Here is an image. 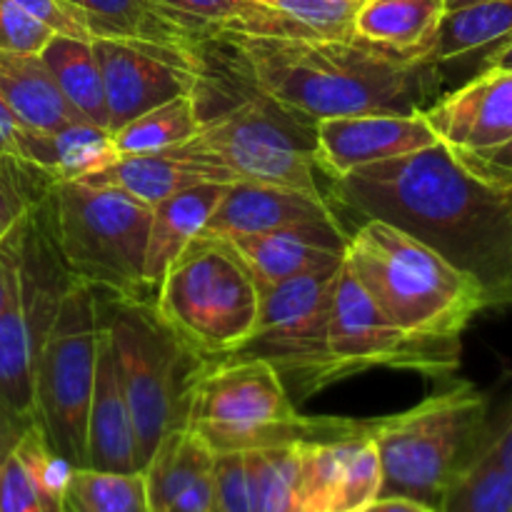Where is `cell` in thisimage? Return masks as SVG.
Instances as JSON below:
<instances>
[{"label": "cell", "instance_id": "obj_13", "mask_svg": "<svg viewBox=\"0 0 512 512\" xmlns=\"http://www.w3.org/2000/svg\"><path fill=\"white\" fill-rule=\"evenodd\" d=\"M108 103V130L168 100L190 95L205 73L203 50L130 38H93Z\"/></svg>", "mask_w": 512, "mask_h": 512}, {"label": "cell", "instance_id": "obj_26", "mask_svg": "<svg viewBox=\"0 0 512 512\" xmlns=\"http://www.w3.org/2000/svg\"><path fill=\"white\" fill-rule=\"evenodd\" d=\"M0 100L23 125L55 130L80 120L60 95L40 53L0 50Z\"/></svg>", "mask_w": 512, "mask_h": 512}, {"label": "cell", "instance_id": "obj_12", "mask_svg": "<svg viewBox=\"0 0 512 512\" xmlns=\"http://www.w3.org/2000/svg\"><path fill=\"white\" fill-rule=\"evenodd\" d=\"M330 353L343 378H353L370 368L448 378L460 368L463 340L428 338L395 325L368 298L343 260L330 310Z\"/></svg>", "mask_w": 512, "mask_h": 512}, {"label": "cell", "instance_id": "obj_6", "mask_svg": "<svg viewBox=\"0 0 512 512\" xmlns=\"http://www.w3.org/2000/svg\"><path fill=\"white\" fill-rule=\"evenodd\" d=\"M48 203L55 243L70 278L115 298H153L145 285L153 205L80 178L55 180Z\"/></svg>", "mask_w": 512, "mask_h": 512}, {"label": "cell", "instance_id": "obj_18", "mask_svg": "<svg viewBox=\"0 0 512 512\" xmlns=\"http://www.w3.org/2000/svg\"><path fill=\"white\" fill-rule=\"evenodd\" d=\"M298 225H340V218L325 195L303 193L283 185L233 183L215 205L203 235L225 240Z\"/></svg>", "mask_w": 512, "mask_h": 512}, {"label": "cell", "instance_id": "obj_49", "mask_svg": "<svg viewBox=\"0 0 512 512\" xmlns=\"http://www.w3.org/2000/svg\"><path fill=\"white\" fill-rule=\"evenodd\" d=\"M10 290H13V273H10L8 255L0 248V313H3L5 305H8Z\"/></svg>", "mask_w": 512, "mask_h": 512}, {"label": "cell", "instance_id": "obj_14", "mask_svg": "<svg viewBox=\"0 0 512 512\" xmlns=\"http://www.w3.org/2000/svg\"><path fill=\"white\" fill-rule=\"evenodd\" d=\"M295 413L298 405L268 360L228 355L208 360L200 370L190 393L188 425L250 428Z\"/></svg>", "mask_w": 512, "mask_h": 512}, {"label": "cell", "instance_id": "obj_5", "mask_svg": "<svg viewBox=\"0 0 512 512\" xmlns=\"http://www.w3.org/2000/svg\"><path fill=\"white\" fill-rule=\"evenodd\" d=\"M490 423V400L473 383L443 393L390 418L373 420L385 495L413 498L438 510L445 488L480 453Z\"/></svg>", "mask_w": 512, "mask_h": 512}, {"label": "cell", "instance_id": "obj_39", "mask_svg": "<svg viewBox=\"0 0 512 512\" xmlns=\"http://www.w3.org/2000/svg\"><path fill=\"white\" fill-rule=\"evenodd\" d=\"M213 475L218 512H255L245 453H215Z\"/></svg>", "mask_w": 512, "mask_h": 512}, {"label": "cell", "instance_id": "obj_25", "mask_svg": "<svg viewBox=\"0 0 512 512\" xmlns=\"http://www.w3.org/2000/svg\"><path fill=\"white\" fill-rule=\"evenodd\" d=\"M18 158L45 170L55 180L85 178L115 158L113 135L85 120H73L55 130L25 125L18 138Z\"/></svg>", "mask_w": 512, "mask_h": 512}, {"label": "cell", "instance_id": "obj_37", "mask_svg": "<svg viewBox=\"0 0 512 512\" xmlns=\"http://www.w3.org/2000/svg\"><path fill=\"white\" fill-rule=\"evenodd\" d=\"M380 488H383V465L375 440L370 433L360 435L345 460L330 512H363L373 500L380 498Z\"/></svg>", "mask_w": 512, "mask_h": 512}, {"label": "cell", "instance_id": "obj_33", "mask_svg": "<svg viewBox=\"0 0 512 512\" xmlns=\"http://www.w3.org/2000/svg\"><path fill=\"white\" fill-rule=\"evenodd\" d=\"M438 512H512V473L480 450L445 488Z\"/></svg>", "mask_w": 512, "mask_h": 512}, {"label": "cell", "instance_id": "obj_27", "mask_svg": "<svg viewBox=\"0 0 512 512\" xmlns=\"http://www.w3.org/2000/svg\"><path fill=\"white\" fill-rule=\"evenodd\" d=\"M208 38L215 35H275L313 38L268 0H155Z\"/></svg>", "mask_w": 512, "mask_h": 512}, {"label": "cell", "instance_id": "obj_41", "mask_svg": "<svg viewBox=\"0 0 512 512\" xmlns=\"http://www.w3.org/2000/svg\"><path fill=\"white\" fill-rule=\"evenodd\" d=\"M0 512H45L33 480L15 450L0 468Z\"/></svg>", "mask_w": 512, "mask_h": 512}, {"label": "cell", "instance_id": "obj_34", "mask_svg": "<svg viewBox=\"0 0 512 512\" xmlns=\"http://www.w3.org/2000/svg\"><path fill=\"white\" fill-rule=\"evenodd\" d=\"M358 438L298 445L300 500H303V512H330V508H333L335 490H338L345 460H348L350 448H353V443Z\"/></svg>", "mask_w": 512, "mask_h": 512}, {"label": "cell", "instance_id": "obj_38", "mask_svg": "<svg viewBox=\"0 0 512 512\" xmlns=\"http://www.w3.org/2000/svg\"><path fill=\"white\" fill-rule=\"evenodd\" d=\"M313 38H355V15L363 0H268Z\"/></svg>", "mask_w": 512, "mask_h": 512}, {"label": "cell", "instance_id": "obj_43", "mask_svg": "<svg viewBox=\"0 0 512 512\" xmlns=\"http://www.w3.org/2000/svg\"><path fill=\"white\" fill-rule=\"evenodd\" d=\"M460 155L485 180L500 185V188H512V143L488 150V153H465V150H460Z\"/></svg>", "mask_w": 512, "mask_h": 512}, {"label": "cell", "instance_id": "obj_46", "mask_svg": "<svg viewBox=\"0 0 512 512\" xmlns=\"http://www.w3.org/2000/svg\"><path fill=\"white\" fill-rule=\"evenodd\" d=\"M25 125L15 118L13 110L0 100V153L18 158V138Z\"/></svg>", "mask_w": 512, "mask_h": 512}, {"label": "cell", "instance_id": "obj_36", "mask_svg": "<svg viewBox=\"0 0 512 512\" xmlns=\"http://www.w3.org/2000/svg\"><path fill=\"white\" fill-rule=\"evenodd\" d=\"M53 183L45 170L0 153V238L50 193Z\"/></svg>", "mask_w": 512, "mask_h": 512}, {"label": "cell", "instance_id": "obj_29", "mask_svg": "<svg viewBox=\"0 0 512 512\" xmlns=\"http://www.w3.org/2000/svg\"><path fill=\"white\" fill-rule=\"evenodd\" d=\"M40 58L70 110L85 123L108 130V103L93 40L55 33L40 50Z\"/></svg>", "mask_w": 512, "mask_h": 512}, {"label": "cell", "instance_id": "obj_35", "mask_svg": "<svg viewBox=\"0 0 512 512\" xmlns=\"http://www.w3.org/2000/svg\"><path fill=\"white\" fill-rule=\"evenodd\" d=\"M15 455L28 470L33 488L38 493L45 512H65V488L73 473V465L60 458L48 443L43 430L38 425H28L23 438L15 445Z\"/></svg>", "mask_w": 512, "mask_h": 512}, {"label": "cell", "instance_id": "obj_1", "mask_svg": "<svg viewBox=\"0 0 512 512\" xmlns=\"http://www.w3.org/2000/svg\"><path fill=\"white\" fill-rule=\"evenodd\" d=\"M330 183L335 205L418 238L473 275L490 308L512 305V188L475 173L460 150L440 140Z\"/></svg>", "mask_w": 512, "mask_h": 512}, {"label": "cell", "instance_id": "obj_40", "mask_svg": "<svg viewBox=\"0 0 512 512\" xmlns=\"http://www.w3.org/2000/svg\"><path fill=\"white\" fill-rule=\"evenodd\" d=\"M53 35V30L38 23L13 0H0V50L40 53Z\"/></svg>", "mask_w": 512, "mask_h": 512}, {"label": "cell", "instance_id": "obj_10", "mask_svg": "<svg viewBox=\"0 0 512 512\" xmlns=\"http://www.w3.org/2000/svg\"><path fill=\"white\" fill-rule=\"evenodd\" d=\"M340 265L260 288L253 335L233 353L268 360L295 405L345 380L330 353V310Z\"/></svg>", "mask_w": 512, "mask_h": 512}, {"label": "cell", "instance_id": "obj_17", "mask_svg": "<svg viewBox=\"0 0 512 512\" xmlns=\"http://www.w3.org/2000/svg\"><path fill=\"white\" fill-rule=\"evenodd\" d=\"M80 180L120 188L148 205L160 203V200L195 188V185L240 183L233 170L213 150L205 148L195 135L188 143L173 145V148L140 155H118Z\"/></svg>", "mask_w": 512, "mask_h": 512}, {"label": "cell", "instance_id": "obj_31", "mask_svg": "<svg viewBox=\"0 0 512 512\" xmlns=\"http://www.w3.org/2000/svg\"><path fill=\"white\" fill-rule=\"evenodd\" d=\"M65 512H150L143 470L73 468L65 488Z\"/></svg>", "mask_w": 512, "mask_h": 512}, {"label": "cell", "instance_id": "obj_45", "mask_svg": "<svg viewBox=\"0 0 512 512\" xmlns=\"http://www.w3.org/2000/svg\"><path fill=\"white\" fill-rule=\"evenodd\" d=\"M28 425H33V423H25V420H20L18 415L10 413L5 405H0V468H3V463L8 460V455L15 450L18 440L23 438V433L28 430Z\"/></svg>", "mask_w": 512, "mask_h": 512}, {"label": "cell", "instance_id": "obj_42", "mask_svg": "<svg viewBox=\"0 0 512 512\" xmlns=\"http://www.w3.org/2000/svg\"><path fill=\"white\" fill-rule=\"evenodd\" d=\"M13 3L20 5L25 13L33 15L38 23H43L45 28H50L53 33L93 40L85 20L80 18L65 0H13Z\"/></svg>", "mask_w": 512, "mask_h": 512}, {"label": "cell", "instance_id": "obj_9", "mask_svg": "<svg viewBox=\"0 0 512 512\" xmlns=\"http://www.w3.org/2000/svg\"><path fill=\"white\" fill-rule=\"evenodd\" d=\"M98 295L70 280L45 333L33 373L35 425L60 458L85 468V430L98 360Z\"/></svg>", "mask_w": 512, "mask_h": 512}, {"label": "cell", "instance_id": "obj_44", "mask_svg": "<svg viewBox=\"0 0 512 512\" xmlns=\"http://www.w3.org/2000/svg\"><path fill=\"white\" fill-rule=\"evenodd\" d=\"M480 450L512 473V395L498 415H490L488 433Z\"/></svg>", "mask_w": 512, "mask_h": 512}, {"label": "cell", "instance_id": "obj_23", "mask_svg": "<svg viewBox=\"0 0 512 512\" xmlns=\"http://www.w3.org/2000/svg\"><path fill=\"white\" fill-rule=\"evenodd\" d=\"M225 188L228 185L218 183L195 185V188L170 195V198L153 205L148 250H145V285H148L150 295L155 293L168 265L195 238L203 235L205 225H208L215 205L223 198Z\"/></svg>", "mask_w": 512, "mask_h": 512}, {"label": "cell", "instance_id": "obj_19", "mask_svg": "<svg viewBox=\"0 0 512 512\" xmlns=\"http://www.w3.org/2000/svg\"><path fill=\"white\" fill-rule=\"evenodd\" d=\"M225 243L253 273L258 288H268L315 270L338 268L345 258L348 230L343 225H298L225 238Z\"/></svg>", "mask_w": 512, "mask_h": 512}, {"label": "cell", "instance_id": "obj_15", "mask_svg": "<svg viewBox=\"0 0 512 512\" xmlns=\"http://www.w3.org/2000/svg\"><path fill=\"white\" fill-rule=\"evenodd\" d=\"M440 143L420 110L360 113L315 120V163L330 180L365 165L403 158Z\"/></svg>", "mask_w": 512, "mask_h": 512}, {"label": "cell", "instance_id": "obj_30", "mask_svg": "<svg viewBox=\"0 0 512 512\" xmlns=\"http://www.w3.org/2000/svg\"><path fill=\"white\" fill-rule=\"evenodd\" d=\"M198 130L200 105L195 93H190L168 100L153 110H145L143 115L133 118L110 135H113V153L118 158V155L153 153V150L188 143Z\"/></svg>", "mask_w": 512, "mask_h": 512}, {"label": "cell", "instance_id": "obj_7", "mask_svg": "<svg viewBox=\"0 0 512 512\" xmlns=\"http://www.w3.org/2000/svg\"><path fill=\"white\" fill-rule=\"evenodd\" d=\"M0 248L13 273L10 300L0 313V405L35 423V360L73 280L55 243L48 195L0 238Z\"/></svg>", "mask_w": 512, "mask_h": 512}, {"label": "cell", "instance_id": "obj_21", "mask_svg": "<svg viewBox=\"0 0 512 512\" xmlns=\"http://www.w3.org/2000/svg\"><path fill=\"white\" fill-rule=\"evenodd\" d=\"M85 468L113 470V473L140 470L133 415L120 383L113 343L103 325L98 333L93 398H90L88 430H85Z\"/></svg>", "mask_w": 512, "mask_h": 512}, {"label": "cell", "instance_id": "obj_50", "mask_svg": "<svg viewBox=\"0 0 512 512\" xmlns=\"http://www.w3.org/2000/svg\"><path fill=\"white\" fill-rule=\"evenodd\" d=\"M463 3H468V0H445V5H448V8H455V5H463Z\"/></svg>", "mask_w": 512, "mask_h": 512}, {"label": "cell", "instance_id": "obj_47", "mask_svg": "<svg viewBox=\"0 0 512 512\" xmlns=\"http://www.w3.org/2000/svg\"><path fill=\"white\" fill-rule=\"evenodd\" d=\"M363 512H438L430 505L418 503L413 498H400V495H385V498L373 500Z\"/></svg>", "mask_w": 512, "mask_h": 512}, {"label": "cell", "instance_id": "obj_16", "mask_svg": "<svg viewBox=\"0 0 512 512\" xmlns=\"http://www.w3.org/2000/svg\"><path fill=\"white\" fill-rule=\"evenodd\" d=\"M420 113L450 148L465 153L503 148L512 143V70H480Z\"/></svg>", "mask_w": 512, "mask_h": 512}, {"label": "cell", "instance_id": "obj_24", "mask_svg": "<svg viewBox=\"0 0 512 512\" xmlns=\"http://www.w3.org/2000/svg\"><path fill=\"white\" fill-rule=\"evenodd\" d=\"M445 10V0H363L353 33L363 43L425 63Z\"/></svg>", "mask_w": 512, "mask_h": 512}, {"label": "cell", "instance_id": "obj_2", "mask_svg": "<svg viewBox=\"0 0 512 512\" xmlns=\"http://www.w3.org/2000/svg\"><path fill=\"white\" fill-rule=\"evenodd\" d=\"M233 53L245 88L300 118L415 113L433 93L438 65L388 53L360 38L215 35Z\"/></svg>", "mask_w": 512, "mask_h": 512}, {"label": "cell", "instance_id": "obj_20", "mask_svg": "<svg viewBox=\"0 0 512 512\" xmlns=\"http://www.w3.org/2000/svg\"><path fill=\"white\" fill-rule=\"evenodd\" d=\"M215 450L190 425L160 440L145 463L150 512H218Z\"/></svg>", "mask_w": 512, "mask_h": 512}, {"label": "cell", "instance_id": "obj_22", "mask_svg": "<svg viewBox=\"0 0 512 512\" xmlns=\"http://www.w3.org/2000/svg\"><path fill=\"white\" fill-rule=\"evenodd\" d=\"M93 38H130L173 48L203 50L208 35L180 20L155 0H65Z\"/></svg>", "mask_w": 512, "mask_h": 512}, {"label": "cell", "instance_id": "obj_11", "mask_svg": "<svg viewBox=\"0 0 512 512\" xmlns=\"http://www.w3.org/2000/svg\"><path fill=\"white\" fill-rule=\"evenodd\" d=\"M218 113L200 110L195 138L213 150L240 183L283 185L323 195L315 178V123L255 90Z\"/></svg>", "mask_w": 512, "mask_h": 512}, {"label": "cell", "instance_id": "obj_4", "mask_svg": "<svg viewBox=\"0 0 512 512\" xmlns=\"http://www.w3.org/2000/svg\"><path fill=\"white\" fill-rule=\"evenodd\" d=\"M98 320L113 343L120 383L138 440L140 470L160 440L185 428L190 393L208 358L195 353L160 320L150 300L98 293Z\"/></svg>", "mask_w": 512, "mask_h": 512}, {"label": "cell", "instance_id": "obj_3", "mask_svg": "<svg viewBox=\"0 0 512 512\" xmlns=\"http://www.w3.org/2000/svg\"><path fill=\"white\" fill-rule=\"evenodd\" d=\"M345 265L368 298L403 330L463 340L490 298L473 275L383 220H363L345 245Z\"/></svg>", "mask_w": 512, "mask_h": 512}, {"label": "cell", "instance_id": "obj_8", "mask_svg": "<svg viewBox=\"0 0 512 512\" xmlns=\"http://www.w3.org/2000/svg\"><path fill=\"white\" fill-rule=\"evenodd\" d=\"M150 303L183 343L215 360L250 340L260 288L225 240L200 235L168 265Z\"/></svg>", "mask_w": 512, "mask_h": 512}, {"label": "cell", "instance_id": "obj_32", "mask_svg": "<svg viewBox=\"0 0 512 512\" xmlns=\"http://www.w3.org/2000/svg\"><path fill=\"white\" fill-rule=\"evenodd\" d=\"M245 465L255 512H303L298 445L248 450Z\"/></svg>", "mask_w": 512, "mask_h": 512}, {"label": "cell", "instance_id": "obj_48", "mask_svg": "<svg viewBox=\"0 0 512 512\" xmlns=\"http://www.w3.org/2000/svg\"><path fill=\"white\" fill-rule=\"evenodd\" d=\"M480 70H512V38L483 53Z\"/></svg>", "mask_w": 512, "mask_h": 512}, {"label": "cell", "instance_id": "obj_28", "mask_svg": "<svg viewBox=\"0 0 512 512\" xmlns=\"http://www.w3.org/2000/svg\"><path fill=\"white\" fill-rule=\"evenodd\" d=\"M510 38L512 0H468L445 10L425 63L443 65L465 55H483Z\"/></svg>", "mask_w": 512, "mask_h": 512}]
</instances>
